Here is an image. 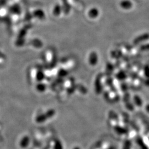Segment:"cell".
<instances>
[{
  "mask_svg": "<svg viewBox=\"0 0 149 149\" xmlns=\"http://www.w3.org/2000/svg\"><path fill=\"white\" fill-rule=\"evenodd\" d=\"M98 14H99L98 11L97 9H95V8L92 9V10L90 11V13H89L90 16L91 17H92V18H96V17H97L98 16Z\"/></svg>",
  "mask_w": 149,
  "mask_h": 149,
  "instance_id": "3957f363",
  "label": "cell"
},
{
  "mask_svg": "<svg viewBox=\"0 0 149 149\" xmlns=\"http://www.w3.org/2000/svg\"><path fill=\"white\" fill-rule=\"evenodd\" d=\"M90 61L91 64H93V65H94V64H95V63H94V61H93V60H95V63H97V60H98L97 54H96L95 53L91 54V55L90 59Z\"/></svg>",
  "mask_w": 149,
  "mask_h": 149,
  "instance_id": "277c9868",
  "label": "cell"
},
{
  "mask_svg": "<svg viewBox=\"0 0 149 149\" xmlns=\"http://www.w3.org/2000/svg\"><path fill=\"white\" fill-rule=\"evenodd\" d=\"M144 109H145L144 111H145L146 113H147V114L149 115V103L146 104L145 106Z\"/></svg>",
  "mask_w": 149,
  "mask_h": 149,
  "instance_id": "5b68a950",
  "label": "cell"
},
{
  "mask_svg": "<svg viewBox=\"0 0 149 149\" xmlns=\"http://www.w3.org/2000/svg\"><path fill=\"white\" fill-rule=\"evenodd\" d=\"M133 100V104L134 107L136 106L138 108H141L143 106V101L141 97L138 95H134Z\"/></svg>",
  "mask_w": 149,
  "mask_h": 149,
  "instance_id": "7a4b0ae2",
  "label": "cell"
},
{
  "mask_svg": "<svg viewBox=\"0 0 149 149\" xmlns=\"http://www.w3.org/2000/svg\"><path fill=\"white\" fill-rule=\"evenodd\" d=\"M133 2L130 0H123L120 2V6L124 10H129L133 7Z\"/></svg>",
  "mask_w": 149,
  "mask_h": 149,
  "instance_id": "6da1fadb",
  "label": "cell"
}]
</instances>
